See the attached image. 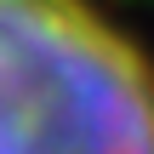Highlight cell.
Masks as SVG:
<instances>
[{
  "instance_id": "6da1fadb",
  "label": "cell",
  "mask_w": 154,
  "mask_h": 154,
  "mask_svg": "<svg viewBox=\"0 0 154 154\" xmlns=\"http://www.w3.org/2000/svg\"><path fill=\"white\" fill-rule=\"evenodd\" d=\"M0 154H154V57L97 0H0Z\"/></svg>"
}]
</instances>
